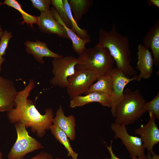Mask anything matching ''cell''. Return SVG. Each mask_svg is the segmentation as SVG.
<instances>
[{"label":"cell","instance_id":"obj_1","mask_svg":"<svg viewBox=\"0 0 159 159\" xmlns=\"http://www.w3.org/2000/svg\"><path fill=\"white\" fill-rule=\"evenodd\" d=\"M35 85L34 80L30 79L25 88L17 92L15 107L8 111L7 115L11 123H21L26 128L30 127L32 132L35 133L38 137L42 138L53 125V111L51 108H48L45 110V114L41 115L33 101L28 99Z\"/></svg>","mask_w":159,"mask_h":159},{"label":"cell","instance_id":"obj_2","mask_svg":"<svg viewBox=\"0 0 159 159\" xmlns=\"http://www.w3.org/2000/svg\"><path fill=\"white\" fill-rule=\"evenodd\" d=\"M99 46L107 48L116 63V68L127 77L137 75V72L131 64V52L129 39L121 34L113 24L107 31L100 28L98 32Z\"/></svg>","mask_w":159,"mask_h":159},{"label":"cell","instance_id":"obj_3","mask_svg":"<svg viewBox=\"0 0 159 159\" xmlns=\"http://www.w3.org/2000/svg\"><path fill=\"white\" fill-rule=\"evenodd\" d=\"M77 59L76 69L92 70L97 74L98 79L108 73L113 68L115 62L108 50L97 44L93 47L86 48L79 55Z\"/></svg>","mask_w":159,"mask_h":159},{"label":"cell","instance_id":"obj_4","mask_svg":"<svg viewBox=\"0 0 159 159\" xmlns=\"http://www.w3.org/2000/svg\"><path fill=\"white\" fill-rule=\"evenodd\" d=\"M146 102L139 90L126 89L116 110L115 122L125 125L134 123L145 113L143 106Z\"/></svg>","mask_w":159,"mask_h":159},{"label":"cell","instance_id":"obj_5","mask_svg":"<svg viewBox=\"0 0 159 159\" xmlns=\"http://www.w3.org/2000/svg\"><path fill=\"white\" fill-rule=\"evenodd\" d=\"M15 127L17 138L7 155L8 159H24L27 154L44 148L40 143L29 135L23 124L18 123Z\"/></svg>","mask_w":159,"mask_h":159},{"label":"cell","instance_id":"obj_6","mask_svg":"<svg viewBox=\"0 0 159 159\" xmlns=\"http://www.w3.org/2000/svg\"><path fill=\"white\" fill-rule=\"evenodd\" d=\"M77 61V58L72 56L53 58L51 63L54 76L50 80L51 84L54 86L66 88L68 77L76 71Z\"/></svg>","mask_w":159,"mask_h":159},{"label":"cell","instance_id":"obj_7","mask_svg":"<svg viewBox=\"0 0 159 159\" xmlns=\"http://www.w3.org/2000/svg\"><path fill=\"white\" fill-rule=\"evenodd\" d=\"M98 78L97 74L92 70L76 69L74 74L67 79V92L70 99L85 94Z\"/></svg>","mask_w":159,"mask_h":159},{"label":"cell","instance_id":"obj_8","mask_svg":"<svg viewBox=\"0 0 159 159\" xmlns=\"http://www.w3.org/2000/svg\"><path fill=\"white\" fill-rule=\"evenodd\" d=\"M126 126L112 123L111 128L115 134V139H120L130 153L132 158L145 156V148L140 137L130 135L128 132Z\"/></svg>","mask_w":159,"mask_h":159},{"label":"cell","instance_id":"obj_9","mask_svg":"<svg viewBox=\"0 0 159 159\" xmlns=\"http://www.w3.org/2000/svg\"><path fill=\"white\" fill-rule=\"evenodd\" d=\"M108 73L112 79L110 108L114 117L117 108L124 97L125 87L131 81L137 80V75L132 77H127L116 67L113 68Z\"/></svg>","mask_w":159,"mask_h":159},{"label":"cell","instance_id":"obj_10","mask_svg":"<svg viewBox=\"0 0 159 159\" xmlns=\"http://www.w3.org/2000/svg\"><path fill=\"white\" fill-rule=\"evenodd\" d=\"M149 120L145 125H141L135 130L136 134L139 135L145 149L151 154L154 153V146L159 143V129L153 114L149 113Z\"/></svg>","mask_w":159,"mask_h":159},{"label":"cell","instance_id":"obj_11","mask_svg":"<svg viewBox=\"0 0 159 159\" xmlns=\"http://www.w3.org/2000/svg\"><path fill=\"white\" fill-rule=\"evenodd\" d=\"M40 12V15L37 16V24L41 32L69 39L64 29L55 20L50 10Z\"/></svg>","mask_w":159,"mask_h":159},{"label":"cell","instance_id":"obj_12","mask_svg":"<svg viewBox=\"0 0 159 159\" xmlns=\"http://www.w3.org/2000/svg\"><path fill=\"white\" fill-rule=\"evenodd\" d=\"M137 55L136 68L139 74L137 76V81L149 79L153 71L154 61L152 54L149 49L139 44L138 46Z\"/></svg>","mask_w":159,"mask_h":159},{"label":"cell","instance_id":"obj_13","mask_svg":"<svg viewBox=\"0 0 159 159\" xmlns=\"http://www.w3.org/2000/svg\"><path fill=\"white\" fill-rule=\"evenodd\" d=\"M17 92L12 81L0 76V112H7L14 107Z\"/></svg>","mask_w":159,"mask_h":159},{"label":"cell","instance_id":"obj_14","mask_svg":"<svg viewBox=\"0 0 159 159\" xmlns=\"http://www.w3.org/2000/svg\"><path fill=\"white\" fill-rule=\"evenodd\" d=\"M26 51L29 54L33 55L34 59L41 64L44 63V57L59 58L63 56L53 52L47 47L46 43L36 40L35 42L28 40L24 42Z\"/></svg>","mask_w":159,"mask_h":159},{"label":"cell","instance_id":"obj_15","mask_svg":"<svg viewBox=\"0 0 159 159\" xmlns=\"http://www.w3.org/2000/svg\"><path fill=\"white\" fill-rule=\"evenodd\" d=\"M94 102L99 103L103 107H110V96L106 94L98 92H92L85 95L73 97L70 101L69 107L74 108Z\"/></svg>","mask_w":159,"mask_h":159},{"label":"cell","instance_id":"obj_16","mask_svg":"<svg viewBox=\"0 0 159 159\" xmlns=\"http://www.w3.org/2000/svg\"><path fill=\"white\" fill-rule=\"evenodd\" d=\"M53 125L63 131L70 140H74L76 137V121L73 115H65L62 106L60 105L53 120Z\"/></svg>","mask_w":159,"mask_h":159},{"label":"cell","instance_id":"obj_17","mask_svg":"<svg viewBox=\"0 0 159 159\" xmlns=\"http://www.w3.org/2000/svg\"><path fill=\"white\" fill-rule=\"evenodd\" d=\"M143 44L148 49H150L156 66L159 64V20L150 27L144 36Z\"/></svg>","mask_w":159,"mask_h":159},{"label":"cell","instance_id":"obj_18","mask_svg":"<svg viewBox=\"0 0 159 159\" xmlns=\"http://www.w3.org/2000/svg\"><path fill=\"white\" fill-rule=\"evenodd\" d=\"M50 10L55 20L64 29L69 39L72 41V47L74 52L79 55L81 54L87 48L85 47L86 44L90 42V40L80 37L71 28L67 27L62 21L54 7H52Z\"/></svg>","mask_w":159,"mask_h":159},{"label":"cell","instance_id":"obj_19","mask_svg":"<svg viewBox=\"0 0 159 159\" xmlns=\"http://www.w3.org/2000/svg\"><path fill=\"white\" fill-rule=\"evenodd\" d=\"M68 1L74 18L77 23L93 3L91 0H69Z\"/></svg>","mask_w":159,"mask_h":159},{"label":"cell","instance_id":"obj_20","mask_svg":"<svg viewBox=\"0 0 159 159\" xmlns=\"http://www.w3.org/2000/svg\"><path fill=\"white\" fill-rule=\"evenodd\" d=\"M97 81L93 84L85 95L92 92H98L103 93L109 95H111L112 79L110 74L108 73L104 75L97 79Z\"/></svg>","mask_w":159,"mask_h":159},{"label":"cell","instance_id":"obj_21","mask_svg":"<svg viewBox=\"0 0 159 159\" xmlns=\"http://www.w3.org/2000/svg\"><path fill=\"white\" fill-rule=\"evenodd\" d=\"M55 138L65 147L68 152L67 156L71 157L72 159H77L78 154L73 150L66 134L57 126L52 125L50 129Z\"/></svg>","mask_w":159,"mask_h":159},{"label":"cell","instance_id":"obj_22","mask_svg":"<svg viewBox=\"0 0 159 159\" xmlns=\"http://www.w3.org/2000/svg\"><path fill=\"white\" fill-rule=\"evenodd\" d=\"M5 4L9 7H12L18 11L21 14L23 21L20 23L21 25L26 23L29 26L34 29L33 24H37V16L31 15L24 11L19 2L16 0H5L3 2H2L0 5Z\"/></svg>","mask_w":159,"mask_h":159},{"label":"cell","instance_id":"obj_23","mask_svg":"<svg viewBox=\"0 0 159 159\" xmlns=\"http://www.w3.org/2000/svg\"><path fill=\"white\" fill-rule=\"evenodd\" d=\"M68 17L71 25V29L79 37L84 39L90 40V37L86 29L80 28L74 19L71 11L68 0H63Z\"/></svg>","mask_w":159,"mask_h":159},{"label":"cell","instance_id":"obj_24","mask_svg":"<svg viewBox=\"0 0 159 159\" xmlns=\"http://www.w3.org/2000/svg\"><path fill=\"white\" fill-rule=\"evenodd\" d=\"M144 112H148L152 113L155 119L159 118V92L151 101L146 102L143 106Z\"/></svg>","mask_w":159,"mask_h":159},{"label":"cell","instance_id":"obj_25","mask_svg":"<svg viewBox=\"0 0 159 159\" xmlns=\"http://www.w3.org/2000/svg\"><path fill=\"white\" fill-rule=\"evenodd\" d=\"M51 4L57 11L64 23L67 27L71 28V23L68 17L63 0H52Z\"/></svg>","mask_w":159,"mask_h":159},{"label":"cell","instance_id":"obj_26","mask_svg":"<svg viewBox=\"0 0 159 159\" xmlns=\"http://www.w3.org/2000/svg\"><path fill=\"white\" fill-rule=\"evenodd\" d=\"M13 37L11 32L6 30L4 31L0 39V55L2 56L6 54L10 39Z\"/></svg>","mask_w":159,"mask_h":159},{"label":"cell","instance_id":"obj_27","mask_svg":"<svg viewBox=\"0 0 159 159\" xmlns=\"http://www.w3.org/2000/svg\"><path fill=\"white\" fill-rule=\"evenodd\" d=\"M33 7L41 12L49 10L51 4V0H30Z\"/></svg>","mask_w":159,"mask_h":159},{"label":"cell","instance_id":"obj_28","mask_svg":"<svg viewBox=\"0 0 159 159\" xmlns=\"http://www.w3.org/2000/svg\"><path fill=\"white\" fill-rule=\"evenodd\" d=\"M112 142L113 140H111L110 146H107V148L110 153V158H106L105 159H122L117 157L114 153L112 148ZM132 159H147V156L145 155L141 157L133 158H132Z\"/></svg>","mask_w":159,"mask_h":159},{"label":"cell","instance_id":"obj_29","mask_svg":"<svg viewBox=\"0 0 159 159\" xmlns=\"http://www.w3.org/2000/svg\"><path fill=\"white\" fill-rule=\"evenodd\" d=\"M30 159H53L52 155L45 151L38 153L35 156Z\"/></svg>","mask_w":159,"mask_h":159},{"label":"cell","instance_id":"obj_30","mask_svg":"<svg viewBox=\"0 0 159 159\" xmlns=\"http://www.w3.org/2000/svg\"><path fill=\"white\" fill-rule=\"evenodd\" d=\"M147 2L149 5L159 8V0H148Z\"/></svg>","mask_w":159,"mask_h":159},{"label":"cell","instance_id":"obj_31","mask_svg":"<svg viewBox=\"0 0 159 159\" xmlns=\"http://www.w3.org/2000/svg\"><path fill=\"white\" fill-rule=\"evenodd\" d=\"M147 159H159V156L154 153L151 154L148 152L147 156Z\"/></svg>","mask_w":159,"mask_h":159},{"label":"cell","instance_id":"obj_32","mask_svg":"<svg viewBox=\"0 0 159 159\" xmlns=\"http://www.w3.org/2000/svg\"><path fill=\"white\" fill-rule=\"evenodd\" d=\"M5 59L4 57L0 55V73L1 71V66L2 64L5 61Z\"/></svg>","mask_w":159,"mask_h":159},{"label":"cell","instance_id":"obj_33","mask_svg":"<svg viewBox=\"0 0 159 159\" xmlns=\"http://www.w3.org/2000/svg\"><path fill=\"white\" fill-rule=\"evenodd\" d=\"M4 31H3L1 26L0 25V39L1 37L2 36Z\"/></svg>","mask_w":159,"mask_h":159},{"label":"cell","instance_id":"obj_34","mask_svg":"<svg viewBox=\"0 0 159 159\" xmlns=\"http://www.w3.org/2000/svg\"><path fill=\"white\" fill-rule=\"evenodd\" d=\"M0 159H3L2 154L0 150Z\"/></svg>","mask_w":159,"mask_h":159},{"label":"cell","instance_id":"obj_35","mask_svg":"<svg viewBox=\"0 0 159 159\" xmlns=\"http://www.w3.org/2000/svg\"><path fill=\"white\" fill-rule=\"evenodd\" d=\"M55 159H62L59 158H55Z\"/></svg>","mask_w":159,"mask_h":159},{"label":"cell","instance_id":"obj_36","mask_svg":"<svg viewBox=\"0 0 159 159\" xmlns=\"http://www.w3.org/2000/svg\"><path fill=\"white\" fill-rule=\"evenodd\" d=\"M2 3V2H1V1H0V5H1V4Z\"/></svg>","mask_w":159,"mask_h":159},{"label":"cell","instance_id":"obj_37","mask_svg":"<svg viewBox=\"0 0 159 159\" xmlns=\"http://www.w3.org/2000/svg\"></svg>","mask_w":159,"mask_h":159}]
</instances>
